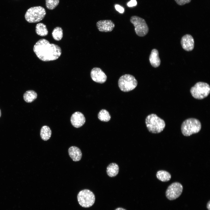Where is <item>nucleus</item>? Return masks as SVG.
<instances>
[{
	"mask_svg": "<svg viewBox=\"0 0 210 210\" xmlns=\"http://www.w3.org/2000/svg\"><path fill=\"white\" fill-rule=\"evenodd\" d=\"M183 187L181 183L175 182L171 184L166 191V196L168 199L173 200L178 197L181 195Z\"/></svg>",
	"mask_w": 210,
	"mask_h": 210,
	"instance_id": "9",
	"label": "nucleus"
},
{
	"mask_svg": "<svg viewBox=\"0 0 210 210\" xmlns=\"http://www.w3.org/2000/svg\"><path fill=\"white\" fill-rule=\"evenodd\" d=\"M137 4V1L136 0H131L127 4V5L129 7H132L136 6Z\"/></svg>",
	"mask_w": 210,
	"mask_h": 210,
	"instance_id": "26",
	"label": "nucleus"
},
{
	"mask_svg": "<svg viewBox=\"0 0 210 210\" xmlns=\"http://www.w3.org/2000/svg\"><path fill=\"white\" fill-rule=\"evenodd\" d=\"M60 0H46V8L49 10H53L59 4Z\"/></svg>",
	"mask_w": 210,
	"mask_h": 210,
	"instance_id": "23",
	"label": "nucleus"
},
{
	"mask_svg": "<svg viewBox=\"0 0 210 210\" xmlns=\"http://www.w3.org/2000/svg\"><path fill=\"white\" fill-rule=\"evenodd\" d=\"M116 10L120 13H123L124 11V9L122 7L119 5L116 4L115 6Z\"/></svg>",
	"mask_w": 210,
	"mask_h": 210,
	"instance_id": "25",
	"label": "nucleus"
},
{
	"mask_svg": "<svg viewBox=\"0 0 210 210\" xmlns=\"http://www.w3.org/2000/svg\"><path fill=\"white\" fill-rule=\"evenodd\" d=\"M35 31L37 35L42 36H47L48 33L46 25L42 23L37 24L36 26Z\"/></svg>",
	"mask_w": 210,
	"mask_h": 210,
	"instance_id": "18",
	"label": "nucleus"
},
{
	"mask_svg": "<svg viewBox=\"0 0 210 210\" xmlns=\"http://www.w3.org/2000/svg\"><path fill=\"white\" fill-rule=\"evenodd\" d=\"M37 93L33 90L26 91L24 94L23 97L25 102L27 103H31L37 97Z\"/></svg>",
	"mask_w": 210,
	"mask_h": 210,
	"instance_id": "17",
	"label": "nucleus"
},
{
	"mask_svg": "<svg viewBox=\"0 0 210 210\" xmlns=\"http://www.w3.org/2000/svg\"><path fill=\"white\" fill-rule=\"evenodd\" d=\"M149 60L151 65L153 67H158L160 64V60L159 56L158 50L155 49H153L150 55Z\"/></svg>",
	"mask_w": 210,
	"mask_h": 210,
	"instance_id": "15",
	"label": "nucleus"
},
{
	"mask_svg": "<svg viewBox=\"0 0 210 210\" xmlns=\"http://www.w3.org/2000/svg\"><path fill=\"white\" fill-rule=\"evenodd\" d=\"M119 171L118 166L115 163H110L106 168V173L110 177L116 176L118 174Z\"/></svg>",
	"mask_w": 210,
	"mask_h": 210,
	"instance_id": "16",
	"label": "nucleus"
},
{
	"mask_svg": "<svg viewBox=\"0 0 210 210\" xmlns=\"http://www.w3.org/2000/svg\"><path fill=\"white\" fill-rule=\"evenodd\" d=\"M130 21L134 26L135 32L138 36H144L147 34L149 28L144 19L137 16L134 15L131 17Z\"/></svg>",
	"mask_w": 210,
	"mask_h": 210,
	"instance_id": "7",
	"label": "nucleus"
},
{
	"mask_svg": "<svg viewBox=\"0 0 210 210\" xmlns=\"http://www.w3.org/2000/svg\"><path fill=\"white\" fill-rule=\"evenodd\" d=\"M68 153L70 157L74 161H79L82 158L81 151L76 146L70 147L68 149Z\"/></svg>",
	"mask_w": 210,
	"mask_h": 210,
	"instance_id": "14",
	"label": "nucleus"
},
{
	"mask_svg": "<svg viewBox=\"0 0 210 210\" xmlns=\"http://www.w3.org/2000/svg\"><path fill=\"white\" fill-rule=\"evenodd\" d=\"M181 44L182 47L185 50L188 51H191L194 48V39L190 35L186 34L182 37Z\"/></svg>",
	"mask_w": 210,
	"mask_h": 210,
	"instance_id": "13",
	"label": "nucleus"
},
{
	"mask_svg": "<svg viewBox=\"0 0 210 210\" xmlns=\"http://www.w3.org/2000/svg\"><path fill=\"white\" fill-rule=\"evenodd\" d=\"M51 130L50 128L47 126H43L40 131V136L41 139L43 140H48L51 136Z\"/></svg>",
	"mask_w": 210,
	"mask_h": 210,
	"instance_id": "20",
	"label": "nucleus"
},
{
	"mask_svg": "<svg viewBox=\"0 0 210 210\" xmlns=\"http://www.w3.org/2000/svg\"><path fill=\"white\" fill-rule=\"evenodd\" d=\"M33 50L37 57L44 62L55 60L62 54L60 46L55 44L50 43L48 41L43 38L36 42L34 46Z\"/></svg>",
	"mask_w": 210,
	"mask_h": 210,
	"instance_id": "1",
	"label": "nucleus"
},
{
	"mask_svg": "<svg viewBox=\"0 0 210 210\" xmlns=\"http://www.w3.org/2000/svg\"><path fill=\"white\" fill-rule=\"evenodd\" d=\"M77 200L79 204L82 207L88 208L92 206L95 201L94 194L90 190L84 189L78 194Z\"/></svg>",
	"mask_w": 210,
	"mask_h": 210,
	"instance_id": "8",
	"label": "nucleus"
},
{
	"mask_svg": "<svg viewBox=\"0 0 210 210\" xmlns=\"http://www.w3.org/2000/svg\"><path fill=\"white\" fill-rule=\"evenodd\" d=\"M201 124L198 119L193 118L186 120L181 126V131L183 135L189 136L198 133L200 130Z\"/></svg>",
	"mask_w": 210,
	"mask_h": 210,
	"instance_id": "3",
	"label": "nucleus"
},
{
	"mask_svg": "<svg viewBox=\"0 0 210 210\" xmlns=\"http://www.w3.org/2000/svg\"><path fill=\"white\" fill-rule=\"evenodd\" d=\"M1 116V110L0 109V117Z\"/></svg>",
	"mask_w": 210,
	"mask_h": 210,
	"instance_id": "29",
	"label": "nucleus"
},
{
	"mask_svg": "<svg viewBox=\"0 0 210 210\" xmlns=\"http://www.w3.org/2000/svg\"><path fill=\"white\" fill-rule=\"evenodd\" d=\"M90 76L94 82L100 83H105L107 80V76L101 69L94 67L91 70Z\"/></svg>",
	"mask_w": 210,
	"mask_h": 210,
	"instance_id": "10",
	"label": "nucleus"
},
{
	"mask_svg": "<svg viewBox=\"0 0 210 210\" xmlns=\"http://www.w3.org/2000/svg\"><path fill=\"white\" fill-rule=\"evenodd\" d=\"M98 119L101 121L107 122L109 121L111 118L108 112L104 109L101 110L98 114Z\"/></svg>",
	"mask_w": 210,
	"mask_h": 210,
	"instance_id": "21",
	"label": "nucleus"
},
{
	"mask_svg": "<svg viewBox=\"0 0 210 210\" xmlns=\"http://www.w3.org/2000/svg\"><path fill=\"white\" fill-rule=\"evenodd\" d=\"M115 210H126V209L122 208H118L116 209Z\"/></svg>",
	"mask_w": 210,
	"mask_h": 210,
	"instance_id": "28",
	"label": "nucleus"
},
{
	"mask_svg": "<svg viewBox=\"0 0 210 210\" xmlns=\"http://www.w3.org/2000/svg\"><path fill=\"white\" fill-rule=\"evenodd\" d=\"M190 92L195 98L202 99L207 97L209 94L210 87L206 83L198 82L191 88Z\"/></svg>",
	"mask_w": 210,
	"mask_h": 210,
	"instance_id": "5",
	"label": "nucleus"
},
{
	"mask_svg": "<svg viewBox=\"0 0 210 210\" xmlns=\"http://www.w3.org/2000/svg\"><path fill=\"white\" fill-rule=\"evenodd\" d=\"M137 81L133 76L126 74L121 76L118 81L120 90L124 92H128L134 89L137 86Z\"/></svg>",
	"mask_w": 210,
	"mask_h": 210,
	"instance_id": "6",
	"label": "nucleus"
},
{
	"mask_svg": "<svg viewBox=\"0 0 210 210\" xmlns=\"http://www.w3.org/2000/svg\"><path fill=\"white\" fill-rule=\"evenodd\" d=\"M145 123L148 130L152 133L161 132L165 126L164 121L155 114L148 115L146 118Z\"/></svg>",
	"mask_w": 210,
	"mask_h": 210,
	"instance_id": "2",
	"label": "nucleus"
},
{
	"mask_svg": "<svg viewBox=\"0 0 210 210\" xmlns=\"http://www.w3.org/2000/svg\"><path fill=\"white\" fill-rule=\"evenodd\" d=\"M177 4L180 6H183L190 3L191 0H174Z\"/></svg>",
	"mask_w": 210,
	"mask_h": 210,
	"instance_id": "24",
	"label": "nucleus"
},
{
	"mask_svg": "<svg viewBox=\"0 0 210 210\" xmlns=\"http://www.w3.org/2000/svg\"><path fill=\"white\" fill-rule=\"evenodd\" d=\"M156 176L159 180L162 182H167L170 180L171 176L168 172L163 170L157 172Z\"/></svg>",
	"mask_w": 210,
	"mask_h": 210,
	"instance_id": "19",
	"label": "nucleus"
},
{
	"mask_svg": "<svg viewBox=\"0 0 210 210\" xmlns=\"http://www.w3.org/2000/svg\"><path fill=\"white\" fill-rule=\"evenodd\" d=\"M52 36L55 40L57 41L60 40L63 36V30L62 28L59 27H55L52 32Z\"/></svg>",
	"mask_w": 210,
	"mask_h": 210,
	"instance_id": "22",
	"label": "nucleus"
},
{
	"mask_svg": "<svg viewBox=\"0 0 210 210\" xmlns=\"http://www.w3.org/2000/svg\"><path fill=\"white\" fill-rule=\"evenodd\" d=\"M71 121L74 127L79 128L82 126L85 123V118L82 113L79 112H76L72 115Z\"/></svg>",
	"mask_w": 210,
	"mask_h": 210,
	"instance_id": "12",
	"label": "nucleus"
},
{
	"mask_svg": "<svg viewBox=\"0 0 210 210\" xmlns=\"http://www.w3.org/2000/svg\"><path fill=\"white\" fill-rule=\"evenodd\" d=\"M206 207L208 210H210V201H209L207 204Z\"/></svg>",
	"mask_w": 210,
	"mask_h": 210,
	"instance_id": "27",
	"label": "nucleus"
},
{
	"mask_svg": "<svg viewBox=\"0 0 210 210\" xmlns=\"http://www.w3.org/2000/svg\"><path fill=\"white\" fill-rule=\"evenodd\" d=\"M46 11L43 7L36 6L32 7L27 11L25 18L29 23H36L40 22L44 18L46 15Z\"/></svg>",
	"mask_w": 210,
	"mask_h": 210,
	"instance_id": "4",
	"label": "nucleus"
},
{
	"mask_svg": "<svg viewBox=\"0 0 210 210\" xmlns=\"http://www.w3.org/2000/svg\"><path fill=\"white\" fill-rule=\"evenodd\" d=\"M98 29L100 32H109L113 30L115 25L111 20H103L98 21L96 23Z\"/></svg>",
	"mask_w": 210,
	"mask_h": 210,
	"instance_id": "11",
	"label": "nucleus"
}]
</instances>
